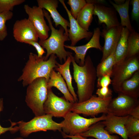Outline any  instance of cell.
Masks as SVG:
<instances>
[{"label":"cell","mask_w":139,"mask_h":139,"mask_svg":"<svg viewBox=\"0 0 139 139\" xmlns=\"http://www.w3.org/2000/svg\"><path fill=\"white\" fill-rule=\"evenodd\" d=\"M73 78L76 83L78 102L85 101L93 95L97 77L96 68L89 55L85 58L84 65L80 66L71 57Z\"/></svg>","instance_id":"6da1fadb"},{"label":"cell","mask_w":139,"mask_h":139,"mask_svg":"<svg viewBox=\"0 0 139 139\" xmlns=\"http://www.w3.org/2000/svg\"><path fill=\"white\" fill-rule=\"evenodd\" d=\"M45 56L39 57L37 55L30 53L22 74L18 79V81H23L24 86L29 85L38 78L45 77L48 81L52 70L57 66V57L52 54L46 60H45Z\"/></svg>","instance_id":"7a4b0ae2"},{"label":"cell","mask_w":139,"mask_h":139,"mask_svg":"<svg viewBox=\"0 0 139 139\" xmlns=\"http://www.w3.org/2000/svg\"><path fill=\"white\" fill-rule=\"evenodd\" d=\"M43 9L44 16L47 20L51 33L48 38L44 40H40L38 43L46 50L45 60H47L51 54H54L56 55L62 63L63 60L65 62L68 57L72 55V53L66 51L64 48L65 42L70 40L68 35L65 33V30L62 26H60L58 29L55 28L49 13L45 10Z\"/></svg>","instance_id":"3957f363"},{"label":"cell","mask_w":139,"mask_h":139,"mask_svg":"<svg viewBox=\"0 0 139 139\" xmlns=\"http://www.w3.org/2000/svg\"><path fill=\"white\" fill-rule=\"evenodd\" d=\"M47 82L45 78L40 77L35 79L28 85L25 101L35 116L46 114L44 105L48 97Z\"/></svg>","instance_id":"277c9868"},{"label":"cell","mask_w":139,"mask_h":139,"mask_svg":"<svg viewBox=\"0 0 139 139\" xmlns=\"http://www.w3.org/2000/svg\"><path fill=\"white\" fill-rule=\"evenodd\" d=\"M106 117V114H103L99 117L87 118L71 111L63 118L64 120L60 123L62 126L61 133L71 136L79 134L86 131L94 124L105 120Z\"/></svg>","instance_id":"5b68a950"},{"label":"cell","mask_w":139,"mask_h":139,"mask_svg":"<svg viewBox=\"0 0 139 139\" xmlns=\"http://www.w3.org/2000/svg\"><path fill=\"white\" fill-rule=\"evenodd\" d=\"M53 116L50 115L35 116L30 121L25 122L23 121L17 122L21 135L23 137L28 136L31 133L48 130L62 132V126L60 123L54 121Z\"/></svg>","instance_id":"8992f818"},{"label":"cell","mask_w":139,"mask_h":139,"mask_svg":"<svg viewBox=\"0 0 139 139\" xmlns=\"http://www.w3.org/2000/svg\"><path fill=\"white\" fill-rule=\"evenodd\" d=\"M139 70L138 55L126 58L120 62L115 64L111 76L112 78L111 84L115 92L118 93L122 83Z\"/></svg>","instance_id":"52a82bcc"},{"label":"cell","mask_w":139,"mask_h":139,"mask_svg":"<svg viewBox=\"0 0 139 139\" xmlns=\"http://www.w3.org/2000/svg\"><path fill=\"white\" fill-rule=\"evenodd\" d=\"M112 99V96L101 98L93 95L86 101L74 103L71 111L93 117L101 113L107 114L108 106Z\"/></svg>","instance_id":"ba28073f"},{"label":"cell","mask_w":139,"mask_h":139,"mask_svg":"<svg viewBox=\"0 0 139 139\" xmlns=\"http://www.w3.org/2000/svg\"><path fill=\"white\" fill-rule=\"evenodd\" d=\"M48 90L47 98L44 105L46 114L53 117L64 118L71 111L74 103L67 101L64 97H58L54 93L51 88H48Z\"/></svg>","instance_id":"9c48e42d"},{"label":"cell","mask_w":139,"mask_h":139,"mask_svg":"<svg viewBox=\"0 0 139 139\" xmlns=\"http://www.w3.org/2000/svg\"><path fill=\"white\" fill-rule=\"evenodd\" d=\"M139 105V100L121 93L112 99L108 107L107 114L118 116L129 115L133 110Z\"/></svg>","instance_id":"30bf717a"},{"label":"cell","mask_w":139,"mask_h":139,"mask_svg":"<svg viewBox=\"0 0 139 139\" xmlns=\"http://www.w3.org/2000/svg\"><path fill=\"white\" fill-rule=\"evenodd\" d=\"M24 8L28 15V19L34 27L40 40H44L49 37L50 29L44 19L43 9L38 6L32 7L25 4Z\"/></svg>","instance_id":"8fae6325"},{"label":"cell","mask_w":139,"mask_h":139,"mask_svg":"<svg viewBox=\"0 0 139 139\" xmlns=\"http://www.w3.org/2000/svg\"><path fill=\"white\" fill-rule=\"evenodd\" d=\"M103 26L100 36L104 38L105 42L101 62L106 59L116 49L123 27L121 25L110 28H107L104 24Z\"/></svg>","instance_id":"7c38bea8"},{"label":"cell","mask_w":139,"mask_h":139,"mask_svg":"<svg viewBox=\"0 0 139 139\" xmlns=\"http://www.w3.org/2000/svg\"><path fill=\"white\" fill-rule=\"evenodd\" d=\"M13 36L17 42L24 43L27 40L38 41L37 33L28 19L16 20L13 25Z\"/></svg>","instance_id":"4fadbf2b"},{"label":"cell","mask_w":139,"mask_h":139,"mask_svg":"<svg viewBox=\"0 0 139 139\" xmlns=\"http://www.w3.org/2000/svg\"><path fill=\"white\" fill-rule=\"evenodd\" d=\"M101 32L100 28H95L91 39L85 45L77 46L64 45V47L71 49L74 52L75 54L74 57V59L76 62L79 63V65L82 66L84 65L85 56L89 49L94 48L102 51L103 47L100 42Z\"/></svg>","instance_id":"5bb4252c"},{"label":"cell","mask_w":139,"mask_h":139,"mask_svg":"<svg viewBox=\"0 0 139 139\" xmlns=\"http://www.w3.org/2000/svg\"><path fill=\"white\" fill-rule=\"evenodd\" d=\"M68 15L69 20L70 29H68V35L71 40V46H75L76 43L81 39L85 38L89 40L93 34V32L88 31L82 28L71 14L66 6L64 0H59Z\"/></svg>","instance_id":"9a60e30c"},{"label":"cell","mask_w":139,"mask_h":139,"mask_svg":"<svg viewBox=\"0 0 139 139\" xmlns=\"http://www.w3.org/2000/svg\"><path fill=\"white\" fill-rule=\"evenodd\" d=\"M129 116H118L107 114L106 118L102 121L105 129L110 134H117L123 139H129L125 127Z\"/></svg>","instance_id":"2e32d148"},{"label":"cell","mask_w":139,"mask_h":139,"mask_svg":"<svg viewBox=\"0 0 139 139\" xmlns=\"http://www.w3.org/2000/svg\"><path fill=\"white\" fill-rule=\"evenodd\" d=\"M93 15L98 18L99 24H105L107 28L120 25L116 11L114 8L103 4H94Z\"/></svg>","instance_id":"e0dca14e"},{"label":"cell","mask_w":139,"mask_h":139,"mask_svg":"<svg viewBox=\"0 0 139 139\" xmlns=\"http://www.w3.org/2000/svg\"><path fill=\"white\" fill-rule=\"evenodd\" d=\"M38 6L46 9L53 20L56 27L60 25L65 30V33L68 35L67 27H70L69 22L63 18L57 10L58 1L57 0H37Z\"/></svg>","instance_id":"ac0fdd59"},{"label":"cell","mask_w":139,"mask_h":139,"mask_svg":"<svg viewBox=\"0 0 139 139\" xmlns=\"http://www.w3.org/2000/svg\"><path fill=\"white\" fill-rule=\"evenodd\" d=\"M47 85L48 89L51 88L53 87H56L63 94L66 100L71 103L75 102L63 77L59 72H56L54 69L51 72Z\"/></svg>","instance_id":"d6986e66"},{"label":"cell","mask_w":139,"mask_h":139,"mask_svg":"<svg viewBox=\"0 0 139 139\" xmlns=\"http://www.w3.org/2000/svg\"><path fill=\"white\" fill-rule=\"evenodd\" d=\"M118 93H121L138 99L139 96V71L135 72L121 84Z\"/></svg>","instance_id":"ffe728a7"},{"label":"cell","mask_w":139,"mask_h":139,"mask_svg":"<svg viewBox=\"0 0 139 139\" xmlns=\"http://www.w3.org/2000/svg\"><path fill=\"white\" fill-rule=\"evenodd\" d=\"M79 135L85 137H90L96 139H120L118 136L110 134L105 129L102 121L94 124L86 131Z\"/></svg>","instance_id":"44dd1931"},{"label":"cell","mask_w":139,"mask_h":139,"mask_svg":"<svg viewBox=\"0 0 139 139\" xmlns=\"http://www.w3.org/2000/svg\"><path fill=\"white\" fill-rule=\"evenodd\" d=\"M72 56L68 57L63 64H61L57 62V66L55 68L60 74L65 81L69 91L73 96L75 102H78V99L72 85V77L70 70V64L72 62L71 57Z\"/></svg>","instance_id":"7402d4cb"},{"label":"cell","mask_w":139,"mask_h":139,"mask_svg":"<svg viewBox=\"0 0 139 139\" xmlns=\"http://www.w3.org/2000/svg\"><path fill=\"white\" fill-rule=\"evenodd\" d=\"M130 33L129 31L127 28L123 27L120 37L115 51V64L122 61L126 57L128 38Z\"/></svg>","instance_id":"603a6c76"},{"label":"cell","mask_w":139,"mask_h":139,"mask_svg":"<svg viewBox=\"0 0 139 139\" xmlns=\"http://www.w3.org/2000/svg\"><path fill=\"white\" fill-rule=\"evenodd\" d=\"M94 4L86 3L78 15L76 20L83 29L89 31V27L93 19Z\"/></svg>","instance_id":"cb8c5ba5"},{"label":"cell","mask_w":139,"mask_h":139,"mask_svg":"<svg viewBox=\"0 0 139 139\" xmlns=\"http://www.w3.org/2000/svg\"><path fill=\"white\" fill-rule=\"evenodd\" d=\"M130 1L126 0L123 4L118 5L112 1L109 2L119 14L121 19L120 25L127 28L131 32L135 31L131 23L129 14V6Z\"/></svg>","instance_id":"d4e9b609"},{"label":"cell","mask_w":139,"mask_h":139,"mask_svg":"<svg viewBox=\"0 0 139 139\" xmlns=\"http://www.w3.org/2000/svg\"><path fill=\"white\" fill-rule=\"evenodd\" d=\"M115 50L97 65L96 71L98 78L106 75H109L111 77L113 67L115 63Z\"/></svg>","instance_id":"484cf974"},{"label":"cell","mask_w":139,"mask_h":139,"mask_svg":"<svg viewBox=\"0 0 139 139\" xmlns=\"http://www.w3.org/2000/svg\"><path fill=\"white\" fill-rule=\"evenodd\" d=\"M139 52V34L134 31L130 32L128 38V58L138 55Z\"/></svg>","instance_id":"4316f807"},{"label":"cell","mask_w":139,"mask_h":139,"mask_svg":"<svg viewBox=\"0 0 139 139\" xmlns=\"http://www.w3.org/2000/svg\"><path fill=\"white\" fill-rule=\"evenodd\" d=\"M125 127L128 138L139 135V119L129 115Z\"/></svg>","instance_id":"83f0119b"},{"label":"cell","mask_w":139,"mask_h":139,"mask_svg":"<svg viewBox=\"0 0 139 139\" xmlns=\"http://www.w3.org/2000/svg\"><path fill=\"white\" fill-rule=\"evenodd\" d=\"M13 15V13L11 11L5 12L0 14V41L3 40L7 36L6 22L11 19Z\"/></svg>","instance_id":"f1b7e54d"},{"label":"cell","mask_w":139,"mask_h":139,"mask_svg":"<svg viewBox=\"0 0 139 139\" xmlns=\"http://www.w3.org/2000/svg\"><path fill=\"white\" fill-rule=\"evenodd\" d=\"M67 3L71 7L70 12L71 14L76 19L79 13L86 4L85 0H68Z\"/></svg>","instance_id":"f546056e"},{"label":"cell","mask_w":139,"mask_h":139,"mask_svg":"<svg viewBox=\"0 0 139 139\" xmlns=\"http://www.w3.org/2000/svg\"><path fill=\"white\" fill-rule=\"evenodd\" d=\"M25 1V0H0V14L7 11L12 12L15 6Z\"/></svg>","instance_id":"4dcf8cb0"},{"label":"cell","mask_w":139,"mask_h":139,"mask_svg":"<svg viewBox=\"0 0 139 139\" xmlns=\"http://www.w3.org/2000/svg\"><path fill=\"white\" fill-rule=\"evenodd\" d=\"M3 109V101L2 98L0 99V114L1 112ZM11 125L8 127L5 128L2 127L0 125V135L7 131H10L11 133H14L19 131L18 126H13L17 124V123L12 122L11 121Z\"/></svg>","instance_id":"1f68e13d"},{"label":"cell","mask_w":139,"mask_h":139,"mask_svg":"<svg viewBox=\"0 0 139 139\" xmlns=\"http://www.w3.org/2000/svg\"><path fill=\"white\" fill-rule=\"evenodd\" d=\"M132 5L131 16L133 20L138 22L139 20V0L131 1Z\"/></svg>","instance_id":"d6a6232c"},{"label":"cell","mask_w":139,"mask_h":139,"mask_svg":"<svg viewBox=\"0 0 139 139\" xmlns=\"http://www.w3.org/2000/svg\"><path fill=\"white\" fill-rule=\"evenodd\" d=\"M24 43L31 45L34 47L37 52V55L38 57H42L43 56V54L46 53L44 49L40 45L38 41L32 40H27Z\"/></svg>","instance_id":"836d02e7"},{"label":"cell","mask_w":139,"mask_h":139,"mask_svg":"<svg viewBox=\"0 0 139 139\" xmlns=\"http://www.w3.org/2000/svg\"><path fill=\"white\" fill-rule=\"evenodd\" d=\"M112 91L108 87L98 88L96 93L98 97L101 98H105L112 96Z\"/></svg>","instance_id":"e575fe53"},{"label":"cell","mask_w":139,"mask_h":139,"mask_svg":"<svg viewBox=\"0 0 139 139\" xmlns=\"http://www.w3.org/2000/svg\"><path fill=\"white\" fill-rule=\"evenodd\" d=\"M110 76L108 75L103 76L98 78L97 86L98 88L108 87L111 83Z\"/></svg>","instance_id":"d590c367"},{"label":"cell","mask_w":139,"mask_h":139,"mask_svg":"<svg viewBox=\"0 0 139 139\" xmlns=\"http://www.w3.org/2000/svg\"><path fill=\"white\" fill-rule=\"evenodd\" d=\"M63 137L65 138H70L71 139H96L93 137L88 138L83 137L80 135L77 134L74 135H69L61 132Z\"/></svg>","instance_id":"8d00e7d4"},{"label":"cell","mask_w":139,"mask_h":139,"mask_svg":"<svg viewBox=\"0 0 139 139\" xmlns=\"http://www.w3.org/2000/svg\"><path fill=\"white\" fill-rule=\"evenodd\" d=\"M129 115L139 119V105L137 106L133 110Z\"/></svg>","instance_id":"74e56055"},{"label":"cell","mask_w":139,"mask_h":139,"mask_svg":"<svg viewBox=\"0 0 139 139\" xmlns=\"http://www.w3.org/2000/svg\"><path fill=\"white\" fill-rule=\"evenodd\" d=\"M86 3H91L94 4H104L106 3L104 0H85Z\"/></svg>","instance_id":"f35d334b"},{"label":"cell","mask_w":139,"mask_h":139,"mask_svg":"<svg viewBox=\"0 0 139 139\" xmlns=\"http://www.w3.org/2000/svg\"><path fill=\"white\" fill-rule=\"evenodd\" d=\"M115 3L118 5H120L123 4L125 2V0H114Z\"/></svg>","instance_id":"ab89813d"},{"label":"cell","mask_w":139,"mask_h":139,"mask_svg":"<svg viewBox=\"0 0 139 139\" xmlns=\"http://www.w3.org/2000/svg\"><path fill=\"white\" fill-rule=\"evenodd\" d=\"M129 139H139V135L129 138Z\"/></svg>","instance_id":"60d3db41"},{"label":"cell","mask_w":139,"mask_h":139,"mask_svg":"<svg viewBox=\"0 0 139 139\" xmlns=\"http://www.w3.org/2000/svg\"><path fill=\"white\" fill-rule=\"evenodd\" d=\"M13 139H23V138L21 137H18L16 138H15Z\"/></svg>","instance_id":"b9f144b4"}]
</instances>
